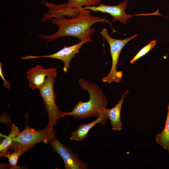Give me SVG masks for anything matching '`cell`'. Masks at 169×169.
Returning a JSON list of instances; mask_svg holds the SVG:
<instances>
[{"label":"cell","mask_w":169,"mask_h":169,"mask_svg":"<svg viewBox=\"0 0 169 169\" xmlns=\"http://www.w3.org/2000/svg\"><path fill=\"white\" fill-rule=\"evenodd\" d=\"M50 20L53 25H57L58 30L55 33L47 35L38 34L42 39L47 42L55 40L66 36L77 38L80 40L92 39L91 37L95 31L92 26L98 22L107 23L112 28L111 23L105 18L96 16L91 14V10L82 9L77 16L66 19L64 16L59 19L54 18Z\"/></svg>","instance_id":"cell-1"},{"label":"cell","mask_w":169,"mask_h":169,"mask_svg":"<svg viewBox=\"0 0 169 169\" xmlns=\"http://www.w3.org/2000/svg\"><path fill=\"white\" fill-rule=\"evenodd\" d=\"M78 82L83 90L88 91L90 98L86 102L79 101L73 110L68 112V115L78 119L98 117L107 109V96L95 84L89 82L82 78L79 79Z\"/></svg>","instance_id":"cell-2"},{"label":"cell","mask_w":169,"mask_h":169,"mask_svg":"<svg viewBox=\"0 0 169 169\" xmlns=\"http://www.w3.org/2000/svg\"><path fill=\"white\" fill-rule=\"evenodd\" d=\"M56 75L57 69L53 68L46 78L45 84L39 90L48 114L49 122L47 127L51 130L54 129L59 119L68 115V112L60 110L56 104L54 84Z\"/></svg>","instance_id":"cell-3"},{"label":"cell","mask_w":169,"mask_h":169,"mask_svg":"<svg viewBox=\"0 0 169 169\" xmlns=\"http://www.w3.org/2000/svg\"><path fill=\"white\" fill-rule=\"evenodd\" d=\"M26 124L24 129L19 136L15 138L9 147V150H15L19 147L27 148L30 149L37 144L43 142L47 144L51 142L56 139V131L50 129L47 126L39 131L29 127L27 123L28 115H26Z\"/></svg>","instance_id":"cell-4"},{"label":"cell","mask_w":169,"mask_h":169,"mask_svg":"<svg viewBox=\"0 0 169 169\" xmlns=\"http://www.w3.org/2000/svg\"><path fill=\"white\" fill-rule=\"evenodd\" d=\"M103 38L108 43L112 58V64L108 74L102 79L104 82L110 84L112 82H120L123 76L122 72L117 69L119 58L121 52L125 45L130 40L138 36L136 34L132 36L123 39H119L111 37L109 34L108 29L103 28L100 32Z\"/></svg>","instance_id":"cell-5"},{"label":"cell","mask_w":169,"mask_h":169,"mask_svg":"<svg viewBox=\"0 0 169 169\" xmlns=\"http://www.w3.org/2000/svg\"><path fill=\"white\" fill-rule=\"evenodd\" d=\"M88 42H92V39H86L81 40L78 43L72 46L63 48L57 52L48 55L42 56L28 55L21 57L22 59L25 60L41 58H51L58 59L62 61L64 64L63 71L65 73L67 72L72 59L79 52V49L84 44Z\"/></svg>","instance_id":"cell-6"},{"label":"cell","mask_w":169,"mask_h":169,"mask_svg":"<svg viewBox=\"0 0 169 169\" xmlns=\"http://www.w3.org/2000/svg\"><path fill=\"white\" fill-rule=\"evenodd\" d=\"M53 149L59 154L64 161L65 169H87L88 164L81 160L68 147L56 139L50 143Z\"/></svg>","instance_id":"cell-7"},{"label":"cell","mask_w":169,"mask_h":169,"mask_svg":"<svg viewBox=\"0 0 169 169\" xmlns=\"http://www.w3.org/2000/svg\"><path fill=\"white\" fill-rule=\"evenodd\" d=\"M128 3V1L125 0L118 5L115 6H109L101 3L97 6H86L82 9H89L94 12H100L109 14L112 16L114 21H119L122 23L125 24L128 18H132L133 16V15L127 14L125 12V9Z\"/></svg>","instance_id":"cell-8"},{"label":"cell","mask_w":169,"mask_h":169,"mask_svg":"<svg viewBox=\"0 0 169 169\" xmlns=\"http://www.w3.org/2000/svg\"><path fill=\"white\" fill-rule=\"evenodd\" d=\"M42 3L48 8V12L44 14L41 18L42 23L46 22L53 18L59 19L65 16L69 18L75 17L79 15L82 10L77 8H69L64 3L55 4L48 1Z\"/></svg>","instance_id":"cell-9"},{"label":"cell","mask_w":169,"mask_h":169,"mask_svg":"<svg viewBox=\"0 0 169 169\" xmlns=\"http://www.w3.org/2000/svg\"><path fill=\"white\" fill-rule=\"evenodd\" d=\"M53 69V68L44 69L41 65H37L28 70L26 72V78L32 90L40 89L45 84L46 78Z\"/></svg>","instance_id":"cell-10"},{"label":"cell","mask_w":169,"mask_h":169,"mask_svg":"<svg viewBox=\"0 0 169 169\" xmlns=\"http://www.w3.org/2000/svg\"><path fill=\"white\" fill-rule=\"evenodd\" d=\"M108 118V109L100 114L97 118L89 123L82 124L79 128L72 132L69 138L72 140L78 141H82L87 137L88 134L90 130L96 125L100 124L105 125L106 121Z\"/></svg>","instance_id":"cell-11"},{"label":"cell","mask_w":169,"mask_h":169,"mask_svg":"<svg viewBox=\"0 0 169 169\" xmlns=\"http://www.w3.org/2000/svg\"><path fill=\"white\" fill-rule=\"evenodd\" d=\"M129 92L128 90H126L117 103L113 108L108 109V118L110 120L113 130L120 131L123 129L121 111L124 100Z\"/></svg>","instance_id":"cell-12"},{"label":"cell","mask_w":169,"mask_h":169,"mask_svg":"<svg viewBox=\"0 0 169 169\" xmlns=\"http://www.w3.org/2000/svg\"><path fill=\"white\" fill-rule=\"evenodd\" d=\"M19 128L13 123L11 126V131L9 134L3 139L0 144V157H3L6 153L9 151V147L11 145L13 140L18 137L20 134Z\"/></svg>","instance_id":"cell-13"},{"label":"cell","mask_w":169,"mask_h":169,"mask_svg":"<svg viewBox=\"0 0 169 169\" xmlns=\"http://www.w3.org/2000/svg\"><path fill=\"white\" fill-rule=\"evenodd\" d=\"M169 139V105L167 106V113L165 125L163 130L155 137L156 143L166 149Z\"/></svg>","instance_id":"cell-14"},{"label":"cell","mask_w":169,"mask_h":169,"mask_svg":"<svg viewBox=\"0 0 169 169\" xmlns=\"http://www.w3.org/2000/svg\"><path fill=\"white\" fill-rule=\"evenodd\" d=\"M29 150L26 147H19L15 150L14 152L10 154V152L9 151L3 157H6L8 159L11 169H19L21 167L17 165V161L19 157Z\"/></svg>","instance_id":"cell-15"},{"label":"cell","mask_w":169,"mask_h":169,"mask_svg":"<svg viewBox=\"0 0 169 169\" xmlns=\"http://www.w3.org/2000/svg\"><path fill=\"white\" fill-rule=\"evenodd\" d=\"M156 43V40H153L142 48L133 58L131 60L130 63L133 64L136 60L146 54L154 48Z\"/></svg>","instance_id":"cell-16"},{"label":"cell","mask_w":169,"mask_h":169,"mask_svg":"<svg viewBox=\"0 0 169 169\" xmlns=\"http://www.w3.org/2000/svg\"><path fill=\"white\" fill-rule=\"evenodd\" d=\"M66 5L69 8L80 9H82L84 7L89 6L88 0H68Z\"/></svg>","instance_id":"cell-17"},{"label":"cell","mask_w":169,"mask_h":169,"mask_svg":"<svg viewBox=\"0 0 169 169\" xmlns=\"http://www.w3.org/2000/svg\"><path fill=\"white\" fill-rule=\"evenodd\" d=\"M3 64L2 63L0 62V76L1 78L3 83V86L6 88L9 89L10 88L11 85L10 82L7 81L5 78L3 74Z\"/></svg>","instance_id":"cell-18"},{"label":"cell","mask_w":169,"mask_h":169,"mask_svg":"<svg viewBox=\"0 0 169 169\" xmlns=\"http://www.w3.org/2000/svg\"><path fill=\"white\" fill-rule=\"evenodd\" d=\"M102 0H88L89 6H95L99 4Z\"/></svg>","instance_id":"cell-19"},{"label":"cell","mask_w":169,"mask_h":169,"mask_svg":"<svg viewBox=\"0 0 169 169\" xmlns=\"http://www.w3.org/2000/svg\"><path fill=\"white\" fill-rule=\"evenodd\" d=\"M166 150H167L169 153V139H168Z\"/></svg>","instance_id":"cell-20"},{"label":"cell","mask_w":169,"mask_h":169,"mask_svg":"<svg viewBox=\"0 0 169 169\" xmlns=\"http://www.w3.org/2000/svg\"><path fill=\"white\" fill-rule=\"evenodd\" d=\"M168 105H169V104H168Z\"/></svg>","instance_id":"cell-21"}]
</instances>
